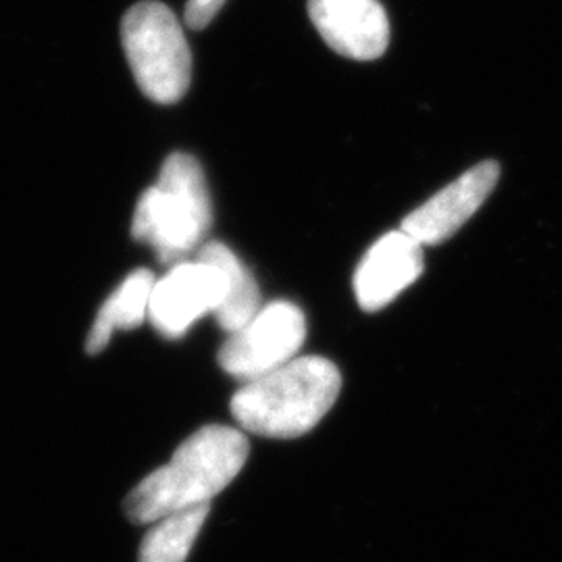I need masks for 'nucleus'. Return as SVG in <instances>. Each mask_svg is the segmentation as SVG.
I'll return each instance as SVG.
<instances>
[{
    "instance_id": "nucleus-1",
    "label": "nucleus",
    "mask_w": 562,
    "mask_h": 562,
    "mask_svg": "<svg viewBox=\"0 0 562 562\" xmlns=\"http://www.w3.org/2000/svg\"><path fill=\"white\" fill-rule=\"evenodd\" d=\"M246 436L206 425L176 450L173 459L142 480L125 498V515L136 525L155 522L211 501L238 477L248 461Z\"/></svg>"
},
{
    "instance_id": "nucleus-2",
    "label": "nucleus",
    "mask_w": 562,
    "mask_h": 562,
    "mask_svg": "<svg viewBox=\"0 0 562 562\" xmlns=\"http://www.w3.org/2000/svg\"><path fill=\"white\" fill-rule=\"evenodd\" d=\"M340 390L341 375L334 362L301 357L244 383L229 408L241 429L288 440L317 427L338 401Z\"/></svg>"
},
{
    "instance_id": "nucleus-3",
    "label": "nucleus",
    "mask_w": 562,
    "mask_h": 562,
    "mask_svg": "<svg viewBox=\"0 0 562 562\" xmlns=\"http://www.w3.org/2000/svg\"><path fill=\"white\" fill-rule=\"evenodd\" d=\"M213 225V204L201 162L173 153L162 162L159 181L136 204L132 236L150 244L161 262H180L196 252Z\"/></svg>"
},
{
    "instance_id": "nucleus-4",
    "label": "nucleus",
    "mask_w": 562,
    "mask_h": 562,
    "mask_svg": "<svg viewBox=\"0 0 562 562\" xmlns=\"http://www.w3.org/2000/svg\"><path fill=\"white\" fill-rule=\"evenodd\" d=\"M121 44L142 94L180 102L192 83V53L176 13L157 0L134 4L121 21Z\"/></svg>"
},
{
    "instance_id": "nucleus-5",
    "label": "nucleus",
    "mask_w": 562,
    "mask_h": 562,
    "mask_svg": "<svg viewBox=\"0 0 562 562\" xmlns=\"http://www.w3.org/2000/svg\"><path fill=\"white\" fill-rule=\"evenodd\" d=\"M306 338V322L292 302H271L223 341L217 361L240 382H252L296 359Z\"/></svg>"
},
{
    "instance_id": "nucleus-6",
    "label": "nucleus",
    "mask_w": 562,
    "mask_h": 562,
    "mask_svg": "<svg viewBox=\"0 0 562 562\" xmlns=\"http://www.w3.org/2000/svg\"><path fill=\"white\" fill-rule=\"evenodd\" d=\"M223 299V276L213 262H176L155 281L148 319L165 338H180L204 315L215 313Z\"/></svg>"
},
{
    "instance_id": "nucleus-7",
    "label": "nucleus",
    "mask_w": 562,
    "mask_h": 562,
    "mask_svg": "<svg viewBox=\"0 0 562 562\" xmlns=\"http://www.w3.org/2000/svg\"><path fill=\"white\" fill-rule=\"evenodd\" d=\"M501 178V165L483 161L461 178L448 183L436 196L415 209L404 222L402 232L422 246H438L452 238L492 194Z\"/></svg>"
},
{
    "instance_id": "nucleus-8",
    "label": "nucleus",
    "mask_w": 562,
    "mask_h": 562,
    "mask_svg": "<svg viewBox=\"0 0 562 562\" xmlns=\"http://www.w3.org/2000/svg\"><path fill=\"white\" fill-rule=\"evenodd\" d=\"M308 18L325 44L346 59H380L390 44L380 0H308Z\"/></svg>"
},
{
    "instance_id": "nucleus-9",
    "label": "nucleus",
    "mask_w": 562,
    "mask_h": 562,
    "mask_svg": "<svg viewBox=\"0 0 562 562\" xmlns=\"http://www.w3.org/2000/svg\"><path fill=\"white\" fill-rule=\"evenodd\" d=\"M423 248L402 229L385 234L369 248L355 273V294L362 311H382L419 280L425 267Z\"/></svg>"
},
{
    "instance_id": "nucleus-10",
    "label": "nucleus",
    "mask_w": 562,
    "mask_h": 562,
    "mask_svg": "<svg viewBox=\"0 0 562 562\" xmlns=\"http://www.w3.org/2000/svg\"><path fill=\"white\" fill-rule=\"evenodd\" d=\"M196 259L213 262L222 271L223 299L213 313L220 327L225 334L240 329L261 311V292L252 273L222 241H204L196 250Z\"/></svg>"
},
{
    "instance_id": "nucleus-11",
    "label": "nucleus",
    "mask_w": 562,
    "mask_h": 562,
    "mask_svg": "<svg viewBox=\"0 0 562 562\" xmlns=\"http://www.w3.org/2000/svg\"><path fill=\"white\" fill-rule=\"evenodd\" d=\"M155 281V276L148 269H138L125 278L97 315V322L86 340L88 355L102 352L115 329H136L148 319V302Z\"/></svg>"
},
{
    "instance_id": "nucleus-12",
    "label": "nucleus",
    "mask_w": 562,
    "mask_h": 562,
    "mask_svg": "<svg viewBox=\"0 0 562 562\" xmlns=\"http://www.w3.org/2000/svg\"><path fill=\"white\" fill-rule=\"evenodd\" d=\"M211 504L167 515L144 536L138 562H186L209 517Z\"/></svg>"
},
{
    "instance_id": "nucleus-13",
    "label": "nucleus",
    "mask_w": 562,
    "mask_h": 562,
    "mask_svg": "<svg viewBox=\"0 0 562 562\" xmlns=\"http://www.w3.org/2000/svg\"><path fill=\"white\" fill-rule=\"evenodd\" d=\"M227 0H188L183 9V21L190 30L201 32L211 21L220 15Z\"/></svg>"
}]
</instances>
